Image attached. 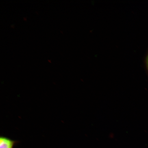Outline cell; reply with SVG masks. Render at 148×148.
I'll return each instance as SVG.
<instances>
[{
	"instance_id": "1",
	"label": "cell",
	"mask_w": 148,
	"mask_h": 148,
	"mask_svg": "<svg viewBox=\"0 0 148 148\" xmlns=\"http://www.w3.org/2000/svg\"><path fill=\"white\" fill-rule=\"evenodd\" d=\"M18 142L10 139L1 136L0 138V148H14Z\"/></svg>"
},
{
	"instance_id": "2",
	"label": "cell",
	"mask_w": 148,
	"mask_h": 148,
	"mask_svg": "<svg viewBox=\"0 0 148 148\" xmlns=\"http://www.w3.org/2000/svg\"><path fill=\"white\" fill-rule=\"evenodd\" d=\"M146 65H147V69L148 70V55H147V59H146Z\"/></svg>"
}]
</instances>
